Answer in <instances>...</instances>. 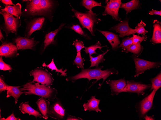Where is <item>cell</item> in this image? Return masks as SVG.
<instances>
[{
    "mask_svg": "<svg viewBox=\"0 0 161 120\" xmlns=\"http://www.w3.org/2000/svg\"><path fill=\"white\" fill-rule=\"evenodd\" d=\"M103 68V66H102L93 69L81 68V71L80 73L74 76L68 77L66 80L67 81H71L74 82L76 80L81 78H87L88 80L89 81L92 79H96V81L92 83L90 88L99 80L102 79L103 81L98 88V89H100L103 83L108 77L111 75L118 73V71L114 68L102 70L101 69Z\"/></svg>",
    "mask_w": 161,
    "mask_h": 120,
    "instance_id": "6da1fadb",
    "label": "cell"
},
{
    "mask_svg": "<svg viewBox=\"0 0 161 120\" xmlns=\"http://www.w3.org/2000/svg\"><path fill=\"white\" fill-rule=\"evenodd\" d=\"M28 81L20 88L21 91H24L25 95H34L42 97L49 101H53L56 98L57 93V90L44 85L40 84L37 82L31 83Z\"/></svg>",
    "mask_w": 161,
    "mask_h": 120,
    "instance_id": "7a4b0ae2",
    "label": "cell"
},
{
    "mask_svg": "<svg viewBox=\"0 0 161 120\" xmlns=\"http://www.w3.org/2000/svg\"><path fill=\"white\" fill-rule=\"evenodd\" d=\"M71 10L74 13L73 17L78 19L82 27L87 29L92 35L95 36V26L99 22L101 21L100 18L97 17L98 15L94 13L92 11L82 13L77 11L73 8Z\"/></svg>",
    "mask_w": 161,
    "mask_h": 120,
    "instance_id": "3957f363",
    "label": "cell"
},
{
    "mask_svg": "<svg viewBox=\"0 0 161 120\" xmlns=\"http://www.w3.org/2000/svg\"><path fill=\"white\" fill-rule=\"evenodd\" d=\"M0 13L2 15L4 21L1 28L5 31L6 37L10 33L17 34L18 29L21 25L20 19L15 17L3 8L1 9Z\"/></svg>",
    "mask_w": 161,
    "mask_h": 120,
    "instance_id": "277c9868",
    "label": "cell"
},
{
    "mask_svg": "<svg viewBox=\"0 0 161 120\" xmlns=\"http://www.w3.org/2000/svg\"><path fill=\"white\" fill-rule=\"evenodd\" d=\"M30 75L34 77L31 83L35 82L41 85H44L46 86L51 87L54 81L52 74L47 70L41 68H37L30 72Z\"/></svg>",
    "mask_w": 161,
    "mask_h": 120,
    "instance_id": "5b68a950",
    "label": "cell"
},
{
    "mask_svg": "<svg viewBox=\"0 0 161 120\" xmlns=\"http://www.w3.org/2000/svg\"><path fill=\"white\" fill-rule=\"evenodd\" d=\"M157 91L153 90L151 93L136 105V111L138 113L140 119H144L147 113L151 108L153 100Z\"/></svg>",
    "mask_w": 161,
    "mask_h": 120,
    "instance_id": "8992f818",
    "label": "cell"
},
{
    "mask_svg": "<svg viewBox=\"0 0 161 120\" xmlns=\"http://www.w3.org/2000/svg\"><path fill=\"white\" fill-rule=\"evenodd\" d=\"M132 58L135 65V74L134 75L135 77L143 73L147 70L160 67L161 64L160 62H151L137 58L134 56Z\"/></svg>",
    "mask_w": 161,
    "mask_h": 120,
    "instance_id": "52a82bcc",
    "label": "cell"
},
{
    "mask_svg": "<svg viewBox=\"0 0 161 120\" xmlns=\"http://www.w3.org/2000/svg\"><path fill=\"white\" fill-rule=\"evenodd\" d=\"M50 104L48 111V117L58 120H63L66 117L65 110L59 98H56Z\"/></svg>",
    "mask_w": 161,
    "mask_h": 120,
    "instance_id": "ba28073f",
    "label": "cell"
},
{
    "mask_svg": "<svg viewBox=\"0 0 161 120\" xmlns=\"http://www.w3.org/2000/svg\"><path fill=\"white\" fill-rule=\"evenodd\" d=\"M53 4L52 0H40V3L26 17L27 18L37 16H47L51 12Z\"/></svg>",
    "mask_w": 161,
    "mask_h": 120,
    "instance_id": "9c48e42d",
    "label": "cell"
},
{
    "mask_svg": "<svg viewBox=\"0 0 161 120\" xmlns=\"http://www.w3.org/2000/svg\"><path fill=\"white\" fill-rule=\"evenodd\" d=\"M45 18L44 17H31L25 20L26 24L25 36L29 38L32 33L37 30H40L44 23Z\"/></svg>",
    "mask_w": 161,
    "mask_h": 120,
    "instance_id": "30bf717a",
    "label": "cell"
},
{
    "mask_svg": "<svg viewBox=\"0 0 161 120\" xmlns=\"http://www.w3.org/2000/svg\"><path fill=\"white\" fill-rule=\"evenodd\" d=\"M121 4V0H110L104 7L105 10L102 15L103 16L109 15L114 20L120 22L121 19L119 16L118 11Z\"/></svg>",
    "mask_w": 161,
    "mask_h": 120,
    "instance_id": "8fae6325",
    "label": "cell"
},
{
    "mask_svg": "<svg viewBox=\"0 0 161 120\" xmlns=\"http://www.w3.org/2000/svg\"><path fill=\"white\" fill-rule=\"evenodd\" d=\"M125 92L136 93L138 95H144L145 91L151 87V85L145 84L133 80H127Z\"/></svg>",
    "mask_w": 161,
    "mask_h": 120,
    "instance_id": "7c38bea8",
    "label": "cell"
},
{
    "mask_svg": "<svg viewBox=\"0 0 161 120\" xmlns=\"http://www.w3.org/2000/svg\"><path fill=\"white\" fill-rule=\"evenodd\" d=\"M13 41L16 44L18 50H33L39 43L38 41L34 40V37L29 38L20 36L13 39Z\"/></svg>",
    "mask_w": 161,
    "mask_h": 120,
    "instance_id": "4fadbf2b",
    "label": "cell"
},
{
    "mask_svg": "<svg viewBox=\"0 0 161 120\" xmlns=\"http://www.w3.org/2000/svg\"><path fill=\"white\" fill-rule=\"evenodd\" d=\"M106 82L110 87L111 95H117L120 93L125 92L127 84L124 78L115 80H109Z\"/></svg>",
    "mask_w": 161,
    "mask_h": 120,
    "instance_id": "5bb4252c",
    "label": "cell"
},
{
    "mask_svg": "<svg viewBox=\"0 0 161 120\" xmlns=\"http://www.w3.org/2000/svg\"><path fill=\"white\" fill-rule=\"evenodd\" d=\"M16 46L11 42H5L0 46V56L5 57H11L17 53Z\"/></svg>",
    "mask_w": 161,
    "mask_h": 120,
    "instance_id": "9a60e30c",
    "label": "cell"
},
{
    "mask_svg": "<svg viewBox=\"0 0 161 120\" xmlns=\"http://www.w3.org/2000/svg\"><path fill=\"white\" fill-rule=\"evenodd\" d=\"M128 22V19L121 21L118 24L109 29L115 31L116 33L119 34L120 37L124 38L125 36H128V33L132 29L129 27Z\"/></svg>",
    "mask_w": 161,
    "mask_h": 120,
    "instance_id": "2e32d148",
    "label": "cell"
},
{
    "mask_svg": "<svg viewBox=\"0 0 161 120\" xmlns=\"http://www.w3.org/2000/svg\"><path fill=\"white\" fill-rule=\"evenodd\" d=\"M96 29L106 37L111 45V49L114 51L117 50L119 47V45L120 43L118 35L110 32Z\"/></svg>",
    "mask_w": 161,
    "mask_h": 120,
    "instance_id": "e0dca14e",
    "label": "cell"
},
{
    "mask_svg": "<svg viewBox=\"0 0 161 120\" xmlns=\"http://www.w3.org/2000/svg\"><path fill=\"white\" fill-rule=\"evenodd\" d=\"M38 109L42 115V118L47 120L48 116L47 115L50 103L47 99L42 97L38 99L36 102Z\"/></svg>",
    "mask_w": 161,
    "mask_h": 120,
    "instance_id": "ac0fdd59",
    "label": "cell"
},
{
    "mask_svg": "<svg viewBox=\"0 0 161 120\" xmlns=\"http://www.w3.org/2000/svg\"><path fill=\"white\" fill-rule=\"evenodd\" d=\"M154 30L150 41L154 44L161 43V23L157 20L153 22Z\"/></svg>",
    "mask_w": 161,
    "mask_h": 120,
    "instance_id": "d6986e66",
    "label": "cell"
},
{
    "mask_svg": "<svg viewBox=\"0 0 161 120\" xmlns=\"http://www.w3.org/2000/svg\"><path fill=\"white\" fill-rule=\"evenodd\" d=\"M94 96H92L90 98L87 100V103H85L83 105L84 110H88L89 112L94 111L97 113L99 111L101 112V109H99V105L100 99L96 98Z\"/></svg>",
    "mask_w": 161,
    "mask_h": 120,
    "instance_id": "ffe728a7",
    "label": "cell"
},
{
    "mask_svg": "<svg viewBox=\"0 0 161 120\" xmlns=\"http://www.w3.org/2000/svg\"><path fill=\"white\" fill-rule=\"evenodd\" d=\"M19 110L23 114H28L32 115L37 119V117H42V115L38 111L32 108L28 104V101L22 102L19 106Z\"/></svg>",
    "mask_w": 161,
    "mask_h": 120,
    "instance_id": "44dd1931",
    "label": "cell"
},
{
    "mask_svg": "<svg viewBox=\"0 0 161 120\" xmlns=\"http://www.w3.org/2000/svg\"><path fill=\"white\" fill-rule=\"evenodd\" d=\"M21 4L18 3L14 6L6 5L3 9L13 16L20 19L22 14Z\"/></svg>",
    "mask_w": 161,
    "mask_h": 120,
    "instance_id": "7402d4cb",
    "label": "cell"
},
{
    "mask_svg": "<svg viewBox=\"0 0 161 120\" xmlns=\"http://www.w3.org/2000/svg\"><path fill=\"white\" fill-rule=\"evenodd\" d=\"M9 90L7 91L6 97L11 96L13 97L15 99V103L16 104L17 103L18 99L21 95L24 93L19 88L20 86H13L8 85Z\"/></svg>",
    "mask_w": 161,
    "mask_h": 120,
    "instance_id": "603a6c76",
    "label": "cell"
},
{
    "mask_svg": "<svg viewBox=\"0 0 161 120\" xmlns=\"http://www.w3.org/2000/svg\"><path fill=\"white\" fill-rule=\"evenodd\" d=\"M64 25V23L62 24L57 29L53 31L48 33L46 35L44 41L43 50H44L50 44L53 43L55 36Z\"/></svg>",
    "mask_w": 161,
    "mask_h": 120,
    "instance_id": "cb8c5ba5",
    "label": "cell"
},
{
    "mask_svg": "<svg viewBox=\"0 0 161 120\" xmlns=\"http://www.w3.org/2000/svg\"><path fill=\"white\" fill-rule=\"evenodd\" d=\"M140 6L139 0H132L127 3H122L120 8L124 9L126 11L127 15L132 11L139 8Z\"/></svg>",
    "mask_w": 161,
    "mask_h": 120,
    "instance_id": "d4e9b609",
    "label": "cell"
},
{
    "mask_svg": "<svg viewBox=\"0 0 161 120\" xmlns=\"http://www.w3.org/2000/svg\"><path fill=\"white\" fill-rule=\"evenodd\" d=\"M107 49L105 52L97 56L93 57L91 55H89L91 62V65L90 68L95 66L96 68L99 67L98 64L101 63H103L106 59L104 57V56L109 51Z\"/></svg>",
    "mask_w": 161,
    "mask_h": 120,
    "instance_id": "484cf974",
    "label": "cell"
},
{
    "mask_svg": "<svg viewBox=\"0 0 161 120\" xmlns=\"http://www.w3.org/2000/svg\"><path fill=\"white\" fill-rule=\"evenodd\" d=\"M143 48L140 44L134 43L128 48L122 51L133 53L135 56H139L142 52Z\"/></svg>",
    "mask_w": 161,
    "mask_h": 120,
    "instance_id": "4316f807",
    "label": "cell"
},
{
    "mask_svg": "<svg viewBox=\"0 0 161 120\" xmlns=\"http://www.w3.org/2000/svg\"><path fill=\"white\" fill-rule=\"evenodd\" d=\"M146 25L145 23L141 21V22L138 24L135 29H132L128 33V36L131 34H134L136 33L138 34H145V33L148 32V31L145 28Z\"/></svg>",
    "mask_w": 161,
    "mask_h": 120,
    "instance_id": "83f0119b",
    "label": "cell"
},
{
    "mask_svg": "<svg viewBox=\"0 0 161 120\" xmlns=\"http://www.w3.org/2000/svg\"><path fill=\"white\" fill-rule=\"evenodd\" d=\"M150 80L151 83L150 90H154L157 91L161 87V72L155 77L150 79Z\"/></svg>",
    "mask_w": 161,
    "mask_h": 120,
    "instance_id": "f1b7e54d",
    "label": "cell"
},
{
    "mask_svg": "<svg viewBox=\"0 0 161 120\" xmlns=\"http://www.w3.org/2000/svg\"><path fill=\"white\" fill-rule=\"evenodd\" d=\"M104 46H102L101 44L99 41H98L95 44L85 48L84 51L87 54L89 53L90 55L93 54H97L95 51L97 49H99L102 51L104 52L101 50L102 48Z\"/></svg>",
    "mask_w": 161,
    "mask_h": 120,
    "instance_id": "f546056e",
    "label": "cell"
},
{
    "mask_svg": "<svg viewBox=\"0 0 161 120\" xmlns=\"http://www.w3.org/2000/svg\"><path fill=\"white\" fill-rule=\"evenodd\" d=\"M101 2L98 3L93 0H83L81 4L89 11H92V9L94 7L99 6H102Z\"/></svg>",
    "mask_w": 161,
    "mask_h": 120,
    "instance_id": "4dcf8cb0",
    "label": "cell"
},
{
    "mask_svg": "<svg viewBox=\"0 0 161 120\" xmlns=\"http://www.w3.org/2000/svg\"><path fill=\"white\" fill-rule=\"evenodd\" d=\"M42 66L43 67H47L48 68V69H51V70L52 71L53 70H55V72H58V73L59 72L61 73L60 75L62 76H65L67 74L66 72L67 71V69H66L64 70H63V68L60 69H58L56 67L54 64L53 59H52L51 62L48 64L46 65L45 63L42 64Z\"/></svg>",
    "mask_w": 161,
    "mask_h": 120,
    "instance_id": "1f68e13d",
    "label": "cell"
},
{
    "mask_svg": "<svg viewBox=\"0 0 161 120\" xmlns=\"http://www.w3.org/2000/svg\"><path fill=\"white\" fill-rule=\"evenodd\" d=\"M133 44L132 37H127L122 40L118 47L121 48L124 50Z\"/></svg>",
    "mask_w": 161,
    "mask_h": 120,
    "instance_id": "d6a6232c",
    "label": "cell"
},
{
    "mask_svg": "<svg viewBox=\"0 0 161 120\" xmlns=\"http://www.w3.org/2000/svg\"><path fill=\"white\" fill-rule=\"evenodd\" d=\"M85 60L81 57L80 51L77 52L76 58L74 60V63L78 68H84L83 62Z\"/></svg>",
    "mask_w": 161,
    "mask_h": 120,
    "instance_id": "836d02e7",
    "label": "cell"
},
{
    "mask_svg": "<svg viewBox=\"0 0 161 120\" xmlns=\"http://www.w3.org/2000/svg\"><path fill=\"white\" fill-rule=\"evenodd\" d=\"M69 28L79 34L89 39V37L87 35L83 30L80 26L78 24L74 25L70 27Z\"/></svg>",
    "mask_w": 161,
    "mask_h": 120,
    "instance_id": "e575fe53",
    "label": "cell"
},
{
    "mask_svg": "<svg viewBox=\"0 0 161 120\" xmlns=\"http://www.w3.org/2000/svg\"><path fill=\"white\" fill-rule=\"evenodd\" d=\"M133 43L134 44H141L143 41H145L147 39V36L145 34L143 35L142 36H140L136 35L133 34L132 37Z\"/></svg>",
    "mask_w": 161,
    "mask_h": 120,
    "instance_id": "d590c367",
    "label": "cell"
},
{
    "mask_svg": "<svg viewBox=\"0 0 161 120\" xmlns=\"http://www.w3.org/2000/svg\"><path fill=\"white\" fill-rule=\"evenodd\" d=\"M9 90L8 85H7L4 81V78L3 76L1 75L0 77V93L3 91H7Z\"/></svg>",
    "mask_w": 161,
    "mask_h": 120,
    "instance_id": "8d00e7d4",
    "label": "cell"
},
{
    "mask_svg": "<svg viewBox=\"0 0 161 120\" xmlns=\"http://www.w3.org/2000/svg\"><path fill=\"white\" fill-rule=\"evenodd\" d=\"M0 69L4 71L8 70L9 72L11 71L12 69L10 65L6 63L3 61L1 57H0Z\"/></svg>",
    "mask_w": 161,
    "mask_h": 120,
    "instance_id": "74e56055",
    "label": "cell"
},
{
    "mask_svg": "<svg viewBox=\"0 0 161 120\" xmlns=\"http://www.w3.org/2000/svg\"><path fill=\"white\" fill-rule=\"evenodd\" d=\"M73 45L75 47L77 52L80 51L82 48L85 47L84 45L83 42L78 40L73 42Z\"/></svg>",
    "mask_w": 161,
    "mask_h": 120,
    "instance_id": "f35d334b",
    "label": "cell"
},
{
    "mask_svg": "<svg viewBox=\"0 0 161 120\" xmlns=\"http://www.w3.org/2000/svg\"><path fill=\"white\" fill-rule=\"evenodd\" d=\"M0 120H20V119L19 117H15L14 115L13 112L12 114L8 116L6 118L4 117L1 118Z\"/></svg>",
    "mask_w": 161,
    "mask_h": 120,
    "instance_id": "ab89813d",
    "label": "cell"
},
{
    "mask_svg": "<svg viewBox=\"0 0 161 120\" xmlns=\"http://www.w3.org/2000/svg\"><path fill=\"white\" fill-rule=\"evenodd\" d=\"M148 13L151 15H156L161 16V10L158 11L152 9Z\"/></svg>",
    "mask_w": 161,
    "mask_h": 120,
    "instance_id": "60d3db41",
    "label": "cell"
},
{
    "mask_svg": "<svg viewBox=\"0 0 161 120\" xmlns=\"http://www.w3.org/2000/svg\"><path fill=\"white\" fill-rule=\"evenodd\" d=\"M1 2L6 5H8L14 6L15 5L13 4L11 0H0Z\"/></svg>",
    "mask_w": 161,
    "mask_h": 120,
    "instance_id": "b9f144b4",
    "label": "cell"
},
{
    "mask_svg": "<svg viewBox=\"0 0 161 120\" xmlns=\"http://www.w3.org/2000/svg\"><path fill=\"white\" fill-rule=\"evenodd\" d=\"M66 120H82L83 119L79 117H76L71 115H69L67 117Z\"/></svg>",
    "mask_w": 161,
    "mask_h": 120,
    "instance_id": "7bdbcfd3",
    "label": "cell"
},
{
    "mask_svg": "<svg viewBox=\"0 0 161 120\" xmlns=\"http://www.w3.org/2000/svg\"><path fill=\"white\" fill-rule=\"evenodd\" d=\"M144 118L146 120H155V119L154 118L153 116H148L147 114L144 117Z\"/></svg>",
    "mask_w": 161,
    "mask_h": 120,
    "instance_id": "ee69618b",
    "label": "cell"
},
{
    "mask_svg": "<svg viewBox=\"0 0 161 120\" xmlns=\"http://www.w3.org/2000/svg\"><path fill=\"white\" fill-rule=\"evenodd\" d=\"M2 39H4V37L2 34V33L1 30V29H0V40L2 42Z\"/></svg>",
    "mask_w": 161,
    "mask_h": 120,
    "instance_id": "f6af8a7d",
    "label": "cell"
},
{
    "mask_svg": "<svg viewBox=\"0 0 161 120\" xmlns=\"http://www.w3.org/2000/svg\"><path fill=\"white\" fill-rule=\"evenodd\" d=\"M28 0H22V2H27L28 1Z\"/></svg>",
    "mask_w": 161,
    "mask_h": 120,
    "instance_id": "bcb514c9",
    "label": "cell"
}]
</instances>
